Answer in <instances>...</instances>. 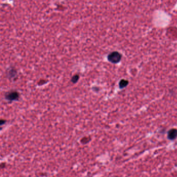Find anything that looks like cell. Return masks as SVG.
I'll return each instance as SVG.
<instances>
[{
    "mask_svg": "<svg viewBox=\"0 0 177 177\" xmlns=\"http://www.w3.org/2000/svg\"><path fill=\"white\" fill-rule=\"evenodd\" d=\"M122 56L121 54H120L118 51H115L111 52L110 53L107 57L108 61L112 63H117L120 62L121 60Z\"/></svg>",
    "mask_w": 177,
    "mask_h": 177,
    "instance_id": "cell-1",
    "label": "cell"
},
{
    "mask_svg": "<svg viewBox=\"0 0 177 177\" xmlns=\"http://www.w3.org/2000/svg\"><path fill=\"white\" fill-rule=\"evenodd\" d=\"M167 138L168 140H174L177 138V129L171 128L167 133Z\"/></svg>",
    "mask_w": 177,
    "mask_h": 177,
    "instance_id": "cell-3",
    "label": "cell"
},
{
    "mask_svg": "<svg viewBox=\"0 0 177 177\" xmlns=\"http://www.w3.org/2000/svg\"><path fill=\"white\" fill-rule=\"evenodd\" d=\"M128 81L126 79H122L119 83V87L120 88H124L128 85Z\"/></svg>",
    "mask_w": 177,
    "mask_h": 177,
    "instance_id": "cell-5",
    "label": "cell"
},
{
    "mask_svg": "<svg viewBox=\"0 0 177 177\" xmlns=\"http://www.w3.org/2000/svg\"><path fill=\"white\" fill-rule=\"evenodd\" d=\"M91 140V138H89L85 137L83 138L81 140V142L83 144H86L87 143L89 142Z\"/></svg>",
    "mask_w": 177,
    "mask_h": 177,
    "instance_id": "cell-7",
    "label": "cell"
},
{
    "mask_svg": "<svg viewBox=\"0 0 177 177\" xmlns=\"http://www.w3.org/2000/svg\"><path fill=\"white\" fill-rule=\"evenodd\" d=\"M6 120L3 119H1V121H0V125L2 126V125H4L6 123Z\"/></svg>",
    "mask_w": 177,
    "mask_h": 177,
    "instance_id": "cell-8",
    "label": "cell"
},
{
    "mask_svg": "<svg viewBox=\"0 0 177 177\" xmlns=\"http://www.w3.org/2000/svg\"><path fill=\"white\" fill-rule=\"evenodd\" d=\"M17 75V71L14 68L9 69L8 71H7V75L9 79L16 78Z\"/></svg>",
    "mask_w": 177,
    "mask_h": 177,
    "instance_id": "cell-4",
    "label": "cell"
},
{
    "mask_svg": "<svg viewBox=\"0 0 177 177\" xmlns=\"http://www.w3.org/2000/svg\"><path fill=\"white\" fill-rule=\"evenodd\" d=\"M20 95L16 91H11L7 92L5 95V98L8 101H15L19 99Z\"/></svg>",
    "mask_w": 177,
    "mask_h": 177,
    "instance_id": "cell-2",
    "label": "cell"
},
{
    "mask_svg": "<svg viewBox=\"0 0 177 177\" xmlns=\"http://www.w3.org/2000/svg\"><path fill=\"white\" fill-rule=\"evenodd\" d=\"M79 74H75L71 78V82H72L73 84H75L76 83L78 82L79 80Z\"/></svg>",
    "mask_w": 177,
    "mask_h": 177,
    "instance_id": "cell-6",
    "label": "cell"
}]
</instances>
